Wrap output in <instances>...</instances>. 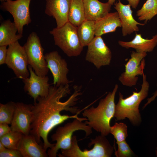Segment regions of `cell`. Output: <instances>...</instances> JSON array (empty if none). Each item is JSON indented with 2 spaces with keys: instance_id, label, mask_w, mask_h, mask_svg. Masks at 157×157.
<instances>
[{
  "instance_id": "cell-32",
  "label": "cell",
  "mask_w": 157,
  "mask_h": 157,
  "mask_svg": "<svg viewBox=\"0 0 157 157\" xmlns=\"http://www.w3.org/2000/svg\"><path fill=\"white\" fill-rule=\"evenodd\" d=\"M157 87V83L156 84ZM157 97V90L153 93V95L150 97L148 98L147 99V102L144 104L143 107V108H144L147 105L150 104L151 102L154 101L155 99Z\"/></svg>"
},
{
  "instance_id": "cell-6",
  "label": "cell",
  "mask_w": 157,
  "mask_h": 157,
  "mask_svg": "<svg viewBox=\"0 0 157 157\" xmlns=\"http://www.w3.org/2000/svg\"><path fill=\"white\" fill-rule=\"evenodd\" d=\"M53 37L55 44L68 56H76L82 51L83 47L79 40L77 27L69 22L60 27L49 31Z\"/></svg>"
},
{
  "instance_id": "cell-33",
  "label": "cell",
  "mask_w": 157,
  "mask_h": 157,
  "mask_svg": "<svg viewBox=\"0 0 157 157\" xmlns=\"http://www.w3.org/2000/svg\"><path fill=\"white\" fill-rule=\"evenodd\" d=\"M127 1L133 8L136 9L138 6L140 0H127Z\"/></svg>"
},
{
  "instance_id": "cell-10",
  "label": "cell",
  "mask_w": 157,
  "mask_h": 157,
  "mask_svg": "<svg viewBox=\"0 0 157 157\" xmlns=\"http://www.w3.org/2000/svg\"><path fill=\"white\" fill-rule=\"evenodd\" d=\"M31 0L9 1L3 2L0 6L1 9L12 15L18 34H22L24 26L31 22L29 9Z\"/></svg>"
},
{
  "instance_id": "cell-4",
  "label": "cell",
  "mask_w": 157,
  "mask_h": 157,
  "mask_svg": "<svg viewBox=\"0 0 157 157\" xmlns=\"http://www.w3.org/2000/svg\"><path fill=\"white\" fill-rule=\"evenodd\" d=\"M86 117L74 119L72 122H68L63 126L59 127L55 133L51 136L52 141L56 142L54 146L48 150V157H56L59 150L69 149L71 145L73 133L75 131H84L86 136L90 135L92 132V128L83 121H86Z\"/></svg>"
},
{
  "instance_id": "cell-13",
  "label": "cell",
  "mask_w": 157,
  "mask_h": 157,
  "mask_svg": "<svg viewBox=\"0 0 157 157\" xmlns=\"http://www.w3.org/2000/svg\"><path fill=\"white\" fill-rule=\"evenodd\" d=\"M32 105L22 102L15 103V108L11 123L13 131H17L24 135L30 134L32 121Z\"/></svg>"
},
{
  "instance_id": "cell-7",
  "label": "cell",
  "mask_w": 157,
  "mask_h": 157,
  "mask_svg": "<svg viewBox=\"0 0 157 157\" xmlns=\"http://www.w3.org/2000/svg\"><path fill=\"white\" fill-rule=\"evenodd\" d=\"M23 46L28 57L29 65L35 74L41 76H46L49 69L44 54V49L36 33L33 32L29 35Z\"/></svg>"
},
{
  "instance_id": "cell-27",
  "label": "cell",
  "mask_w": 157,
  "mask_h": 157,
  "mask_svg": "<svg viewBox=\"0 0 157 157\" xmlns=\"http://www.w3.org/2000/svg\"><path fill=\"white\" fill-rule=\"evenodd\" d=\"M127 126L123 122H116L112 126H110V133L114 136L116 142L125 140L128 136Z\"/></svg>"
},
{
  "instance_id": "cell-3",
  "label": "cell",
  "mask_w": 157,
  "mask_h": 157,
  "mask_svg": "<svg viewBox=\"0 0 157 157\" xmlns=\"http://www.w3.org/2000/svg\"><path fill=\"white\" fill-rule=\"evenodd\" d=\"M140 90L134 91L129 96L124 98L123 95L119 93V99L115 105L114 117L117 121L128 118L134 126L139 125L142 122L139 107L142 101L148 96L149 84L147 76L144 74Z\"/></svg>"
},
{
  "instance_id": "cell-29",
  "label": "cell",
  "mask_w": 157,
  "mask_h": 157,
  "mask_svg": "<svg viewBox=\"0 0 157 157\" xmlns=\"http://www.w3.org/2000/svg\"><path fill=\"white\" fill-rule=\"evenodd\" d=\"M0 157H22L21 153L17 149L6 148L3 151L0 152Z\"/></svg>"
},
{
  "instance_id": "cell-35",
  "label": "cell",
  "mask_w": 157,
  "mask_h": 157,
  "mask_svg": "<svg viewBox=\"0 0 157 157\" xmlns=\"http://www.w3.org/2000/svg\"><path fill=\"white\" fill-rule=\"evenodd\" d=\"M119 0H108V2L111 5H113L115 1Z\"/></svg>"
},
{
  "instance_id": "cell-23",
  "label": "cell",
  "mask_w": 157,
  "mask_h": 157,
  "mask_svg": "<svg viewBox=\"0 0 157 157\" xmlns=\"http://www.w3.org/2000/svg\"><path fill=\"white\" fill-rule=\"evenodd\" d=\"M77 32L82 46H88L95 37V22L86 20L77 27Z\"/></svg>"
},
{
  "instance_id": "cell-19",
  "label": "cell",
  "mask_w": 157,
  "mask_h": 157,
  "mask_svg": "<svg viewBox=\"0 0 157 157\" xmlns=\"http://www.w3.org/2000/svg\"><path fill=\"white\" fill-rule=\"evenodd\" d=\"M118 44L121 46L127 49L132 48L139 52H151L157 45V34L150 39H145L141 34L136 33L135 37L129 41L119 40Z\"/></svg>"
},
{
  "instance_id": "cell-25",
  "label": "cell",
  "mask_w": 157,
  "mask_h": 157,
  "mask_svg": "<svg viewBox=\"0 0 157 157\" xmlns=\"http://www.w3.org/2000/svg\"><path fill=\"white\" fill-rule=\"evenodd\" d=\"M23 135L21 133L11 131L0 137V142L7 148L18 150Z\"/></svg>"
},
{
  "instance_id": "cell-30",
  "label": "cell",
  "mask_w": 157,
  "mask_h": 157,
  "mask_svg": "<svg viewBox=\"0 0 157 157\" xmlns=\"http://www.w3.org/2000/svg\"><path fill=\"white\" fill-rule=\"evenodd\" d=\"M7 46H0V65L5 64L8 49Z\"/></svg>"
},
{
  "instance_id": "cell-16",
  "label": "cell",
  "mask_w": 157,
  "mask_h": 157,
  "mask_svg": "<svg viewBox=\"0 0 157 157\" xmlns=\"http://www.w3.org/2000/svg\"><path fill=\"white\" fill-rule=\"evenodd\" d=\"M114 8L118 13L122 24V33L124 36L130 35L139 30L138 25L144 24L137 22L133 18V11L129 4L124 5L120 0L114 3Z\"/></svg>"
},
{
  "instance_id": "cell-2",
  "label": "cell",
  "mask_w": 157,
  "mask_h": 157,
  "mask_svg": "<svg viewBox=\"0 0 157 157\" xmlns=\"http://www.w3.org/2000/svg\"><path fill=\"white\" fill-rule=\"evenodd\" d=\"M118 85L116 84L112 91L101 99L97 106L86 108L82 113L87 118V124L101 134L106 136L110 133V121L114 117L115 104V99Z\"/></svg>"
},
{
  "instance_id": "cell-15",
  "label": "cell",
  "mask_w": 157,
  "mask_h": 157,
  "mask_svg": "<svg viewBox=\"0 0 157 157\" xmlns=\"http://www.w3.org/2000/svg\"><path fill=\"white\" fill-rule=\"evenodd\" d=\"M45 12L55 19L57 27L68 22V15L72 0H45Z\"/></svg>"
},
{
  "instance_id": "cell-36",
  "label": "cell",
  "mask_w": 157,
  "mask_h": 157,
  "mask_svg": "<svg viewBox=\"0 0 157 157\" xmlns=\"http://www.w3.org/2000/svg\"><path fill=\"white\" fill-rule=\"evenodd\" d=\"M0 0L1 2H4L7 1H11L12 0Z\"/></svg>"
},
{
  "instance_id": "cell-22",
  "label": "cell",
  "mask_w": 157,
  "mask_h": 157,
  "mask_svg": "<svg viewBox=\"0 0 157 157\" xmlns=\"http://www.w3.org/2000/svg\"><path fill=\"white\" fill-rule=\"evenodd\" d=\"M86 20L83 0H72L68 21L77 27Z\"/></svg>"
},
{
  "instance_id": "cell-12",
  "label": "cell",
  "mask_w": 157,
  "mask_h": 157,
  "mask_svg": "<svg viewBox=\"0 0 157 157\" xmlns=\"http://www.w3.org/2000/svg\"><path fill=\"white\" fill-rule=\"evenodd\" d=\"M44 56L48 67L53 76L54 85L59 86L69 84L71 81L67 78L69 69L65 60L56 51L47 53Z\"/></svg>"
},
{
  "instance_id": "cell-24",
  "label": "cell",
  "mask_w": 157,
  "mask_h": 157,
  "mask_svg": "<svg viewBox=\"0 0 157 157\" xmlns=\"http://www.w3.org/2000/svg\"><path fill=\"white\" fill-rule=\"evenodd\" d=\"M157 15V0H147L136 12L138 19L147 22Z\"/></svg>"
},
{
  "instance_id": "cell-26",
  "label": "cell",
  "mask_w": 157,
  "mask_h": 157,
  "mask_svg": "<svg viewBox=\"0 0 157 157\" xmlns=\"http://www.w3.org/2000/svg\"><path fill=\"white\" fill-rule=\"evenodd\" d=\"M15 108V103L0 104V124H11Z\"/></svg>"
},
{
  "instance_id": "cell-34",
  "label": "cell",
  "mask_w": 157,
  "mask_h": 157,
  "mask_svg": "<svg viewBox=\"0 0 157 157\" xmlns=\"http://www.w3.org/2000/svg\"><path fill=\"white\" fill-rule=\"evenodd\" d=\"M6 148L4 145L0 142V152L2 151L5 150Z\"/></svg>"
},
{
  "instance_id": "cell-9",
  "label": "cell",
  "mask_w": 157,
  "mask_h": 157,
  "mask_svg": "<svg viewBox=\"0 0 157 157\" xmlns=\"http://www.w3.org/2000/svg\"><path fill=\"white\" fill-rule=\"evenodd\" d=\"M147 55L146 52L132 51L131 58L125 65V71L118 78L123 85L129 87L136 85L138 76H142L144 74L145 65L144 58Z\"/></svg>"
},
{
  "instance_id": "cell-28",
  "label": "cell",
  "mask_w": 157,
  "mask_h": 157,
  "mask_svg": "<svg viewBox=\"0 0 157 157\" xmlns=\"http://www.w3.org/2000/svg\"><path fill=\"white\" fill-rule=\"evenodd\" d=\"M118 149L115 152L117 157H131L134 156L135 154L130 147L126 140L116 142Z\"/></svg>"
},
{
  "instance_id": "cell-1",
  "label": "cell",
  "mask_w": 157,
  "mask_h": 157,
  "mask_svg": "<svg viewBox=\"0 0 157 157\" xmlns=\"http://www.w3.org/2000/svg\"><path fill=\"white\" fill-rule=\"evenodd\" d=\"M73 93L65 101L61 99L71 93L69 84L59 86H50L47 95L39 97L32 106V121L30 134L40 143L42 138L46 149L53 147L55 144L48 140L49 133L55 127L71 118L80 119V110L75 106L82 94L81 86H74Z\"/></svg>"
},
{
  "instance_id": "cell-37",
  "label": "cell",
  "mask_w": 157,
  "mask_h": 157,
  "mask_svg": "<svg viewBox=\"0 0 157 157\" xmlns=\"http://www.w3.org/2000/svg\"><path fill=\"white\" fill-rule=\"evenodd\" d=\"M155 154L156 156L157 157V147H156V150L155 151Z\"/></svg>"
},
{
  "instance_id": "cell-31",
  "label": "cell",
  "mask_w": 157,
  "mask_h": 157,
  "mask_svg": "<svg viewBox=\"0 0 157 157\" xmlns=\"http://www.w3.org/2000/svg\"><path fill=\"white\" fill-rule=\"evenodd\" d=\"M10 127L7 124H0V137L11 131Z\"/></svg>"
},
{
  "instance_id": "cell-11",
  "label": "cell",
  "mask_w": 157,
  "mask_h": 157,
  "mask_svg": "<svg viewBox=\"0 0 157 157\" xmlns=\"http://www.w3.org/2000/svg\"><path fill=\"white\" fill-rule=\"evenodd\" d=\"M87 46L86 60L92 63L97 69L110 65L112 52L101 36H95Z\"/></svg>"
},
{
  "instance_id": "cell-5",
  "label": "cell",
  "mask_w": 157,
  "mask_h": 157,
  "mask_svg": "<svg viewBox=\"0 0 157 157\" xmlns=\"http://www.w3.org/2000/svg\"><path fill=\"white\" fill-rule=\"evenodd\" d=\"M94 145L89 150L85 149L82 151L78 143L76 136H73L70 147L61 149V153L57 154L60 157H110L113 154L114 148L106 137L101 135L91 139L88 147Z\"/></svg>"
},
{
  "instance_id": "cell-14",
  "label": "cell",
  "mask_w": 157,
  "mask_h": 157,
  "mask_svg": "<svg viewBox=\"0 0 157 157\" xmlns=\"http://www.w3.org/2000/svg\"><path fill=\"white\" fill-rule=\"evenodd\" d=\"M28 68L30 76L22 80L24 84V90L33 98L35 102L39 97H44L48 94L50 87L49 78L47 76L42 77L36 74L30 65Z\"/></svg>"
},
{
  "instance_id": "cell-21",
  "label": "cell",
  "mask_w": 157,
  "mask_h": 157,
  "mask_svg": "<svg viewBox=\"0 0 157 157\" xmlns=\"http://www.w3.org/2000/svg\"><path fill=\"white\" fill-rule=\"evenodd\" d=\"M18 30L15 22L10 19L4 21L0 26V46H9L22 38V34H16Z\"/></svg>"
},
{
  "instance_id": "cell-18",
  "label": "cell",
  "mask_w": 157,
  "mask_h": 157,
  "mask_svg": "<svg viewBox=\"0 0 157 157\" xmlns=\"http://www.w3.org/2000/svg\"><path fill=\"white\" fill-rule=\"evenodd\" d=\"M86 20L97 21L106 16L112 5L98 0H83Z\"/></svg>"
},
{
  "instance_id": "cell-8",
  "label": "cell",
  "mask_w": 157,
  "mask_h": 157,
  "mask_svg": "<svg viewBox=\"0 0 157 157\" xmlns=\"http://www.w3.org/2000/svg\"><path fill=\"white\" fill-rule=\"evenodd\" d=\"M8 46L5 64L13 71L17 77L22 80L28 77L30 72L27 68L28 61L24 46L18 41Z\"/></svg>"
},
{
  "instance_id": "cell-20",
  "label": "cell",
  "mask_w": 157,
  "mask_h": 157,
  "mask_svg": "<svg viewBox=\"0 0 157 157\" xmlns=\"http://www.w3.org/2000/svg\"><path fill=\"white\" fill-rule=\"evenodd\" d=\"M122 24L117 12L108 13L100 19L95 22V36L115 32Z\"/></svg>"
},
{
  "instance_id": "cell-17",
  "label": "cell",
  "mask_w": 157,
  "mask_h": 157,
  "mask_svg": "<svg viewBox=\"0 0 157 157\" xmlns=\"http://www.w3.org/2000/svg\"><path fill=\"white\" fill-rule=\"evenodd\" d=\"M18 150L23 157H48L46 150L30 134L23 135Z\"/></svg>"
}]
</instances>
